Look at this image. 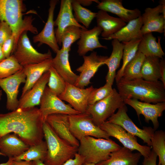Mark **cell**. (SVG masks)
Listing matches in <instances>:
<instances>
[{
	"mask_svg": "<svg viewBox=\"0 0 165 165\" xmlns=\"http://www.w3.org/2000/svg\"><path fill=\"white\" fill-rule=\"evenodd\" d=\"M160 59L157 57H145L141 68L142 79L150 82L159 81Z\"/></svg>",
	"mask_w": 165,
	"mask_h": 165,
	"instance_id": "cell-31",
	"label": "cell"
},
{
	"mask_svg": "<svg viewBox=\"0 0 165 165\" xmlns=\"http://www.w3.org/2000/svg\"><path fill=\"white\" fill-rule=\"evenodd\" d=\"M141 39H134L124 44L122 59L123 63L115 78L116 83L122 78L124 69L127 64L134 58L138 51V45Z\"/></svg>",
	"mask_w": 165,
	"mask_h": 165,
	"instance_id": "cell-34",
	"label": "cell"
},
{
	"mask_svg": "<svg viewBox=\"0 0 165 165\" xmlns=\"http://www.w3.org/2000/svg\"><path fill=\"white\" fill-rule=\"evenodd\" d=\"M160 79L165 86V61L163 58L160 59Z\"/></svg>",
	"mask_w": 165,
	"mask_h": 165,
	"instance_id": "cell-45",
	"label": "cell"
},
{
	"mask_svg": "<svg viewBox=\"0 0 165 165\" xmlns=\"http://www.w3.org/2000/svg\"><path fill=\"white\" fill-rule=\"evenodd\" d=\"M13 35L10 26L6 22H0V46H2L4 42Z\"/></svg>",
	"mask_w": 165,
	"mask_h": 165,
	"instance_id": "cell-41",
	"label": "cell"
},
{
	"mask_svg": "<svg viewBox=\"0 0 165 165\" xmlns=\"http://www.w3.org/2000/svg\"><path fill=\"white\" fill-rule=\"evenodd\" d=\"M71 4L76 20L82 24L86 29L88 28L92 20L96 17L97 13L83 7L77 0H72Z\"/></svg>",
	"mask_w": 165,
	"mask_h": 165,
	"instance_id": "cell-35",
	"label": "cell"
},
{
	"mask_svg": "<svg viewBox=\"0 0 165 165\" xmlns=\"http://www.w3.org/2000/svg\"><path fill=\"white\" fill-rule=\"evenodd\" d=\"M123 101L125 104L130 105L135 110L139 119L140 115H142L146 123H148L150 121L152 122L155 131L158 128V118L162 116L165 110V102L151 104L134 99H126Z\"/></svg>",
	"mask_w": 165,
	"mask_h": 165,
	"instance_id": "cell-15",
	"label": "cell"
},
{
	"mask_svg": "<svg viewBox=\"0 0 165 165\" xmlns=\"http://www.w3.org/2000/svg\"><path fill=\"white\" fill-rule=\"evenodd\" d=\"M32 162V165H48L40 160L33 161Z\"/></svg>",
	"mask_w": 165,
	"mask_h": 165,
	"instance_id": "cell-48",
	"label": "cell"
},
{
	"mask_svg": "<svg viewBox=\"0 0 165 165\" xmlns=\"http://www.w3.org/2000/svg\"><path fill=\"white\" fill-rule=\"evenodd\" d=\"M13 160V158H9L7 162L1 163L0 164V165H12Z\"/></svg>",
	"mask_w": 165,
	"mask_h": 165,
	"instance_id": "cell-49",
	"label": "cell"
},
{
	"mask_svg": "<svg viewBox=\"0 0 165 165\" xmlns=\"http://www.w3.org/2000/svg\"><path fill=\"white\" fill-rule=\"evenodd\" d=\"M152 149L158 156L157 165H165V132L163 130L155 131L151 138Z\"/></svg>",
	"mask_w": 165,
	"mask_h": 165,
	"instance_id": "cell-36",
	"label": "cell"
},
{
	"mask_svg": "<svg viewBox=\"0 0 165 165\" xmlns=\"http://www.w3.org/2000/svg\"><path fill=\"white\" fill-rule=\"evenodd\" d=\"M113 89L112 86L107 83L99 88H94L89 97L88 105H93L106 97L111 94Z\"/></svg>",
	"mask_w": 165,
	"mask_h": 165,
	"instance_id": "cell-40",
	"label": "cell"
},
{
	"mask_svg": "<svg viewBox=\"0 0 165 165\" xmlns=\"http://www.w3.org/2000/svg\"><path fill=\"white\" fill-rule=\"evenodd\" d=\"M70 50L60 49L53 58L52 66L62 77L66 82L74 85L78 75L72 70L70 64L69 56Z\"/></svg>",
	"mask_w": 165,
	"mask_h": 165,
	"instance_id": "cell-25",
	"label": "cell"
},
{
	"mask_svg": "<svg viewBox=\"0 0 165 165\" xmlns=\"http://www.w3.org/2000/svg\"><path fill=\"white\" fill-rule=\"evenodd\" d=\"M158 41L152 33H148L143 35L138 47V51L145 57H157L163 58L165 53L161 46L160 41L161 37H158Z\"/></svg>",
	"mask_w": 165,
	"mask_h": 165,
	"instance_id": "cell-30",
	"label": "cell"
},
{
	"mask_svg": "<svg viewBox=\"0 0 165 165\" xmlns=\"http://www.w3.org/2000/svg\"><path fill=\"white\" fill-rule=\"evenodd\" d=\"M127 108L126 104L122 106L117 112L106 121L118 125L127 132L141 139L148 146H151V138L155 131L150 127H144L143 129L138 127L128 116Z\"/></svg>",
	"mask_w": 165,
	"mask_h": 165,
	"instance_id": "cell-10",
	"label": "cell"
},
{
	"mask_svg": "<svg viewBox=\"0 0 165 165\" xmlns=\"http://www.w3.org/2000/svg\"><path fill=\"white\" fill-rule=\"evenodd\" d=\"M94 88L93 86L86 88H80L66 82L64 91L58 96L62 100L68 102L79 113H84L88 105L89 96Z\"/></svg>",
	"mask_w": 165,
	"mask_h": 165,
	"instance_id": "cell-13",
	"label": "cell"
},
{
	"mask_svg": "<svg viewBox=\"0 0 165 165\" xmlns=\"http://www.w3.org/2000/svg\"><path fill=\"white\" fill-rule=\"evenodd\" d=\"M45 121L59 137L72 145L78 147L79 141L73 136L70 131L69 115L52 114L48 116Z\"/></svg>",
	"mask_w": 165,
	"mask_h": 165,
	"instance_id": "cell-19",
	"label": "cell"
},
{
	"mask_svg": "<svg viewBox=\"0 0 165 165\" xmlns=\"http://www.w3.org/2000/svg\"><path fill=\"white\" fill-rule=\"evenodd\" d=\"M24 6L21 0H0V22L4 21L10 26L15 39L14 51L19 38L24 32L29 31L38 33L37 28L32 24L31 16L22 18Z\"/></svg>",
	"mask_w": 165,
	"mask_h": 165,
	"instance_id": "cell-3",
	"label": "cell"
},
{
	"mask_svg": "<svg viewBox=\"0 0 165 165\" xmlns=\"http://www.w3.org/2000/svg\"><path fill=\"white\" fill-rule=\"evenodd\" d=\"M82 29L74 25L67 27L62 34L61 42L63 50H71L72 45L80 39L82 31Z\"/></svg>",
	"mask_w": 165,
	"mask_h": 165,
	"instance_id": "cell-37",
	"label": "cell"
},
{
	"mask_svg": "<svg viewBox=\"0 0 165 165\" xmlns=\"http://www.w3.org/2000/svg\"><path fill=\"white\" fill-rule=\"evenodd\" d=\"M122 2V0H103L98 4L97 7L100 10L117 15L126 23H128L141 16L139 9L125 8L123 5Z\"/></svg>",
	"mask_w": 165,
	"mask_h": 165,
	"instance_id": "cell-21",
	"label": "cell"
},
{
	"mask_svg": "<svg viewBox=\"0 0 165 165\" xmlns=\"http://www.w3.org/2000/svg\"><path fill=\"white\" fill-rule=\"evenodd\" d=\"M15 45V39L12 35L6 40L2 46V50L6 58L9 57L13 53Z\"/></svg>",
	"mask_w": 165,
	"mask_h": 165,
	"instance_id": "cell-42",
	"label": "cell"
},
{
	"mask_svg": "<svg viewBox=\"0 0 165 165\" xmlns=\"http://www.w3.org/2000/svg\"><path fill=\"white\" fill-rule=\"evenodd\" d=\"M139 152L133 151L124 147L111 153L107 160L96 165H139L141 156Z\"/></svg>",
	"mask_w": 165,
	"mask_h": 165,
	"instance_id": "cell-27",
	"label": "cell"
},
{
	"mask_svg": "<svg viewBox=\"0 0 165 165\" xmlns=\"http://www.w3.org/2000/svg\"><path fill=\"white\" fill-rule=\"evenodd\" d=\"M100 127L110 137L118 139L124 147L132 151L137 150L144 158L147 157L150 155L151 151V146L139 144L136 136L127 132L120 126L106 121Z\"/></svg>",
	"mask_w": 165,
	"mask_h": 165,
	"instance_id": "cell-9",
	"label": "cell"
},
{
	"mask_svg": "<svg viewBox=\"0 0 165 165\" xmlns=\"http://www.w3.org/2000/svg\"><path fill=\"white\" fill-rule=\"evenodd\" d=\"M145 57L138 51L134 58L125 67L121 78L127 80L141 78V68Z\"/></svg>",
	"mask_w": 165,
	"mask_h": 165,
	"instance_id": "cell-33",
	"label": "cell"
},
{
	"mask_svg": "<svg viewBox=\"0 0 165 165\" xmlns=\"http://www.w3.org/2000/svg\"><path fill=\"white\" fill-rule=\"evenodd\" d=\"M13 55L23 67L30 64L38 63L52 57L50 50L42 53L38 52L32 46L27 35L24 32L20 36Z\"/></svg>",
	"mask_w": 165,
	"mask_h": 165,
	"instance_id": "cell-8",
	"label": "cell"
},
{
	"mask_svg": "<svg viewBox=\"0 0 165 165\" xmlns=\"http://www.w3.org/2000/svg\"><path fill=\"white\" fill-rule=\"evenodd\" d=\"M49 71L50 75L48 82V87L52 92L58 96L64 91L66 82L52 66Z\"/></svg>",
	"mask_w": 165,
	"mask_h": 165,
	"instance_id": "cell-39",
	"label": "cell"
},
{
	"mask_svg": "<svg viewBox=\"0 0 165 165\" xmlns=\"http://www.w3.org/2000/svg\"><path fill=\"white\" fill-rule=\"evenodd\" d=\"M112 50L109 57H108L104 62L106 65L108 71L106 76V83L112 86L116 75V71L119 67L122 59L124 44L116 39L112 41Z\"/></svg>",
	"mask_w": 165,
	"mask_h": 165,
	"instance_id": "cell-29",
	"label": "cell"
},
{
	"mask_svg": "<svg viewBox=\"0 0 165 165\" xmlns=\"http://www.w3.org/2000/svg\"><path fill=\"white\" fill-rule=\"evenodd\" d=\"M43 122L39 109L35 107L0 114V139L13 133L30 146L38 144L44 137Z\"/></svg>",
	"mask_w": 165,
	"mask_h": 165,
	"instance_id": "cell-1",
	"label": "cell"
},
{
	"mask_svg": "<svg viewBox=\"0 0 165 165\" xmlns=\"http://www.w3.org/2000/svg\"><path fill=\"white\" fill-rule=\"evenodd\" d=\"M116 85L123 100L134 99L154 104L165 102V86L160 81L150 82L142 78L127 80L121 78Z\"/></svg>",
	"mask_w": 165,
	"mask_h": 165,
	"instance_id": "cell-2",
	"label": "cell"
},
{
	"mask_svg": "<svg viewBox=\"0 0 165 165\" xmlns=\"http://www.w3.org/2000/svg\"><path fill=\"white\" fill-rule=\"evenodd\" d=\"M2 95V92L1 90H0V101L1 99V97Z\"/></svg>",
	"mask_w": 165,
	"mask_h": 165,
	"instance_id": "cell-52",
	"label": "cell"
},
{
	"mask_svg": "<svg viewBox=\"0 0 165 165\" xmlns=\"http://www.w3.org/2000/svg\"><path fill=\"white\" fill-rule=\"evenodd\" d=\"M123 99L115 88L108 96L94 104L89 105L85 113L92 117L100 126L112 116L116 111L125 105Z\"/></svg>",
	"mask_w": 165,
	"mask_h": 165,
	"instance_id": "cell-6",
	"label": "cell"
},
{
	"mask_svg": "<svg viewBox=\"0 0 165 165\" xmlns=\"http://www.w3.org/2000/svg\"><path fill=\"white\" fill-rule=\"evenodd\" d=\"M12 165H32V161L13 160Z\"/></svg>",
	"mask_w": 165,
	"mask_h": 165,
	"instance_id": "cell-46",
	"label": "cell"
},
{
	"mask_svg": "<svg viewBox=\"0 0 165 165\" xmlns=\"http://www.w3.org/2000/svg\"><path fill=\"white\" fill-rule=\"evenodd\" d=\"M84 62L76 70L80 72L74 85L80 88H84L90 83V80L98 68L104 65V62L108 58L107 56L99 55L93 52L88 56H84Z\"/></svg>",
	"mask_w": 165,
	"mask_h": 165,
	"instance_id": "cell-14",
	"label": "cell"
},
{
	"mask_svg": "<svg viewBox=\"0 0 165 165\" xmlns=\"http://www.w3.org/2000/svg\"><path fill=\"white\" fill-rule=\"evenodd\" d=\"M50 75L49 70L45 72L32 88L20 97L17 108H27L39 105Z\"/></svg>",
	"mask_w": 165,
	"mask_h": 165,
	"instance_id": "cell-20",
	"label": "cell"
},
{
	"mask_svg": "<svg viewBox=\"0 0 165 165\" xmlns=\"http://www.w3.org/2000/svg\"><path fill=\"white\" fill-rule=\"evenodd\" d=\"M157 154L152 149L149 156L147 157L144 158L143 165H157Z\"/></svg>",
	"mask_w": 165,
	"mask_h": 165,
	"instance_id": "cell-44",
	"label": "cell"
},
{
	"mask_svg": "<svg viewBox=\"0 0 165 165\" xmlns=\"http://www.w3.org/2000/svg\"><path fill=\"white\" fill-rule=\"evenodd\" d=\"M13 54L0 62V79L9 77L23 68Z\"/></svg>",
	"mask_w": 165,
	"mask_h": 165,
	"instance_id": "cell-38",
	"label": "cell"
},
{
	"mask_svg": "<svg viewBox=\"0 0 165 165\" xmlns=\"http://www.w3.org/2000/svg\"><path fill=\"white\" fill-rule=\"evenodd\" d=\"M47 146L45 141L30 146L28 149L21 155L13 158L14 160L31 161L40 160L44 162L47 153Z\"/></svg>",
	"mask_w": 165,
	"mask_h": 165,
	"instance_id": "cell-32",
	"label": "cell"
},
{
	"mask_svg": "<svg viewBox=\"0 0 165 165\" xmlns=\"http://www.w3.org/2000/svg\"><path fill=\"white\" fill-rule=\"evenodd\" d=\"M57 2L56 0L50 1L47 21L42 30L33 38L34 43L39 42V46L46 44L56 53L60 50L54 29V12Z\"/></svg>",
	"mask_w": 165,
	"mask_h": 165,
	"instance_id": "cell-17",
	"label": "cell"
},
{
	"mask_svg": "<svg viewBox=\"0 0 165 165\" xmlns=\"http://www.w3.org/2000/svg\"><path fill=\"white\" fill-rule=\"evenodd\" d=\"M74 157L68 160L62 165H82L85 162L84 158L78 152L75 154Z\"/></svg>",
	"mask_w": 165,
	"mask_h": 165,
	"instance_id": "cell-43",
	"label": "cell"
},
{
	"mask_svg": "<svg viewBox=\"0 0 165 165\" xmlns=\"http://www.w3.org/2000/svg\"><path fill=\"white\" fill-rule=\"evenodd\" d=\"M0 155H2L3 156V154L0 152Z\"/></svg>",
	"mask_w": 165,
	"mask_h": 165,
	"instance_id": "cell-53",
	"label": "cell"
},
{
	"mask_svg": "<svg viewBox=\"0 0 165 165\" xmlns=\"http://www.w3.org/2000/svg\"><path fill=\"white\" fill-rule=\"evenodd\" d=\"M52 57L38 63L23 67V70L26 79L21 97L32 88L45 72L49 70L52 66Z\"/></svg>",
	"mask_w": 165,
	"mask_h": 165,
	"instance_id": "cell-24",
	"label": "cell"
},
{
	"mask_svg": "<svg viewBox=\"0 0 165 165\" xmlns=\"http://www.w3.org/2000/svg\"><path fill=\"white\" fill-rule=\"evenodd\" d=\"M6 58L3 54L2 49V46H0V62L4 60Z\"/></svg>",
	"mask_w": 165,
	"mask_h": 165,
	"instance_id": "cell-50",
	"label": "cell"
},
{
	"mask_svg": "<svg viewBox=\"0 0 165 165\" xmlns=\"http://www.w3.org/2000/svg\"><path fill=\"white\" fill-rule=\"evenodd\" d=\"M102 31V28L97 26L90 30L82 29L80 38L77 43V52L79 56H85L89 51H93L96 48L107 49L106 46L101 45L99 41L98 36Z\"/></svg>",
	"mask_w": 165,
	"mask_h": 165,
	"instance_id": "cell-22",
	"label": "cell"
},
{
	"mask_svg": "<svg viewBox=\"0 0 165 165\" xmlns=\"http://www.w3.org/2000/svg\"><path fill=\"white\" fill-rule=\"evenodd\" d=\"M26 78L22 68L9 77L0 79V86L7 95L6 107L8 110L13 111L17 109L19 88L21 83H25Z\"/></svg>",
	"mask_w": 165,
	"mask_h": 165,
	"instance_id": "cell-16",
	"label": "cell"
},
{
	"mask_svg": "<svg viewBox=\"0 0 165 165\" xmlns=\"http://www.w3.org/2000/svg\"><path fill=\"white\" fill-rule=\"evenodd\" d=\"M39 109L43 122L49 116L55 114L71 115L79 114L70 105L65 104L46 86L40 100Z\"/></svg>",
	"mask_w": 165,
	"mask_h": 165,
	"instance_id": "cell-11",
	"label": "cell"
},
{
	"mask_svg": "<svg viewBox=\"0 0 165 165\" xmlns=\"http://www.w3.org/2000/svg\"><path fill=\"white\" fill-rule=\"evenodd\" d=\"M70 131L79 141L86 136L110 139L107 133L97 126L90 116L86 113L69 115Z\"/></svg>",
	"mask_w": 165,
	"mask_h": 165,
	"instance_id": "cell-7",
	"label": "cell"
},
{
	"mask_svg": "<svg viewBox=\"0 0 165 165\" xmlns=\"http://www.w3.org/2000/svg\"><path fill=\"white\" fill-rule=\"evenodd\" d=\"M82 165H96V164H95L93 163H89L84 162L82 164Z\"/></svg>",
	"mask_w": 165,
	"mask_h": 165,
	"instance_id": "cell-51",
	"label": "cell"
},
{
	"mask_svg": "<svg viewBox=\"0 0 165 165\" xmlns=\"http://www.w3.org/2000/svg\"><path fill=\"white\" fill-rule=\"evenodd\" d=\"M95 18L97 26L103 30L101 36L103 39L107 38L116 33L127 24L119 18L111 16L102 10L98 11Z\"/></svg>",
	"mask_w": 165,
	"mask_h": 165,
	"instance_id": "cell-26",
	"label": "cell"
},
{
	"mask_svg": "<svg viewBox=\"0 0 165 165\" xmlns=\"http://www.w3.org/2000/svg\"><path fill=\"white\" fill-rule=\"evenodd\" d=\"M71 0H61L59 12L54 26L57 27L55 31L56 38L59 45H61V38L64 29L67 27L74 25L84 29H87L80 24L73 14Z\"/></svg>",
	"mask_w": 165,
	"mask_h": 165,
	"instance_id": "cell-18",
	"label": "cell"
},
{
	"mask_svg": "<svg viewBox=\"0 0 165 165\" xmlns=\"http://www.w3.org/2000/svg\"><path fill=\"white\" fill-rule=\"evenodd\" d=\"M29 147L15 134H6L0 139V152L9 158L21 155Z\"/></svg>",
	"mask_w": 165,
	"mask_h": 165,
	"instance_id": "cell-23",
	"label": "cell"
},
{
	"mask_svg": "<svg viewBox=\"0 0 165 165\" xmlns=\"http://www.w3.org/2000/svg\"><path fill=\"white\" fill-rule=\"evenodd\" d=\"M44 137L47 146L44 163L48 165H62L74 157L78 147L73 146L59 137L46 121L42 126Z\"/></svg>",
	"mask_w": 165,
	"mask_h": 165,
	"instance_id": "cell-4",
	"label": "cell"
},
{
	"mask_svg": "<svg viewBox=\"0 0 165 165\" xmlns=\"http://www.w3.org/2000/svg\"><path fill=\"white\" fill-rule=\"evenodd\" d=\"M79 141L78 153L85 162L95 164L108 159L111 153L122 147L111 139L86 136Z\"/></svg>",
	"mask_w": 165,
	"mask_h": 165,
	"instance_id": "cell-5",
	"label": "cell"
},
{
	"mask_svg": "<svg viewBox=\"0 0 165 165\" xmlns=\"http://www.w3.org/2000/svg\"><path fill=\"white\" fill-rule=\"evenodd\" d=\"M142 25L141 31L144 35L153 32L165 33V1L161 0L156 7L146 8L141 15Z\"/></svg>",
	"mask_w": 165,
	"mask_h": 165,
	"instance_id": "cell-12",
	"label": "cell"
},
{
	"mask_svg": "<svg viewBox=\"0 0 165 165\" xmlns=\"http://www.w3.org/2000/svg\"><path fill=\"white\" fill-rule=\"evenodd\" d=\"M142 25L141 16L128 22L116 33L104 39L107 40L116 39L123 43L129 42L134 39H141L143 36L141 31Z\"/></svg>",
	"mask_w": 165,
	"mask_h": 165,
	"instance_id": "cell-28",
	"label": "cell"
},
{
	"mask_svg": "<svg viewBox=\"0 0 165 165\" xmlns=\"http://www.w3.org/2000/svg\"><path fill=\"white\" fill-rule=\"evenodd\" d=\"M77 0L81 5L84 6H89L93 2H95L97 4L100 2L98 0Z\"/></svg>",
	"mask_w": 165,
	"mask_h": 165,
	"instance_id": "cell-47",
	"label": "cell"
}]
</instances>
